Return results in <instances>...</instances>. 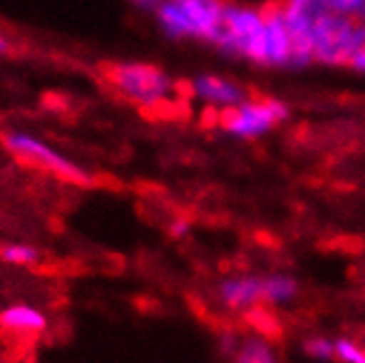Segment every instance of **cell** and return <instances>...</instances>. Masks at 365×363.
<instances>
[{"instance_id": "cell-16", "label": "cell", "mask_w": 365, "mask_h": 363, "mask_svg": "<svg viewBox=\"0 0 365 363\" xmlns=\"http://www.w3.org/2000/svg\"><path fill=\"white\" fill-rule=\"evenodd\" d=\"M363 3H365V0H328V5H330L336 14L348 16V18H352V20L359 18Z\"/></svg>"}, {"instance_id": "cell-20", "label": "cell", "mask_w": 365, "mask_h": 363, "mask_svg": "<svg viewBox=\"0 0 365 363\" xmlns=\"http://www.w3.org/2000/svg\"><path fill=\"white\" fill-rule=\"evenodd\" d=\"M9 46H11V42H9L7 34L3 31V27H0V56L9 53Z\"/></svg>"}, {"instance_id": "cell-17", "label": "cell", "mask_w": 365, "mask_h": 363, "mask_svg": "<svg viewBox=\"0 0 365 363\" xmlns=\"http://www.w3.org/2000/svg\"><path fill=\"white\" fill-rule=\"evenodd\" d=\"M187 233H190V223L185 218H176V220L170 223V236L172 238L180 240V238H185Z\"/></svg>"}, {"instance_id": "cell-4", "label": "cell", "mask_w": 365, "mask_h": 363, "mask_svg": "<svg viewBox=\"0 0 365 363\" xmlns=\"http://www.w3.org/2000/svg\"><path fill=\"white\" fill-rule=\"evenodd\" d=\"M267 24V7L245 3H225L220 29L212 46L231 60H242L259 66Z\"/></svg>"}, {"instance_id": "cell-1", "label": "cell", "mask_w": 365, "mask_h": 363, "mask_svg": "<svg viewBox=\"0 0 365 363\" xmlns=\"http://www.w3.org/2000/svg\"><path fill=\"white\" fill-rule=\"evenodd\" d=\"M108 86L128 103L159 113L174 106L178 97V84L174 77L159 64L145 60H121L106 68Z\"/></svg>"}, {"instance_id": "cell-15", "label": "cell", "mask_w": 365, "mask_h": 363, "mask_svg": "<svg viewBox=\"0 0 365 363\" xmlns=\"http://www.w3.org/2000/svg\"><path fill=\"white\" fill-rule=\"evenodd\" d=\"M334 359L341 363H365V348L344 337V339L334 342Z\"/></svg>"}, {"instance_id": "cell-21", "label": "cell", "mask_w": 365, "mask_h": 363, "mask_svg": "<svg viewBox=\"0 0 365 363\" xmlns=\"http://www.w3.org/2000/svg\"><path fill=\"white\" fill-rule=\"evenodd\" d=\"M356 22H361V24H365V3H363V7H361V14H359V18H356Z\"/></svg>"}, {"instance_id": "cell-12", "label": "cell", "mask_w": 365, "mask_h": 363, "mask_svg": "<svg viewBox=\"0 0 365 363\" xmlns=\"http://www.w3.org/2000/svg\"><path fill=\"white\" fill-rule=\"evenodd\" d=\"M0 260L11 267H36L42 260V253L27 242H5L0 245Z\"/></svg>"}, {"instance_id": "cell-6", "label": "cell", "mask_w": 365, "mask_h": 363, "mask_svg": "<svg viewBox=\"0 0 365 363\" xmlns=\"http://www.w3.org/2000/svg\"><path fill=\"white\" fill-rule=\"evenodd\" d=\"M187 91H190V97L198 101L202 108L214 111L218 115L233 106H238L242 99L249 97V91L245 88V84L220 73L194 75L187 84Z\"/></svg>"}, {"instance_id": "cell-10", "label": "cell", "mask_w": 365, "mask_h": 363, "mask_svg": "<svg viewBox=\"0 0 365 363\" xmlns=\"http://www.w3.org/2000/svg\"><path fill=\"white\" fill-rule=\"evenodd\" d=\"M299 295V284L293 275L271 273L262 275V304L264 306H286Z\"/></svg>"}, {"instance_id": "cell-5", "label": "cell", "mask_w": 365, "mask_h": 363, "mask_svg": "<svg viewBox=\"0 0 365 363\" xmlns=\"http://www.w3.org/2000/svg\"><path fill=\"white\" fill-rule=\"evenodd\" d=\"M289 103L277 97H253L249 95L238 106L218 115L222 133L238 141H257L271 135L275 128L289 121Z\"/></svg>"}, {"instance_id": "cell-9", "label": "cell", "mask_w": 365, "mask_h": 363, "mask_svg": "<svg viewBox=\"0 0 365 363\" xmlns=\"http://www.w3.org/2000/svg\"><path fill=\"white\" fill-rule=\"evenodd\" d=\"M0 328L20 337H38L48 328V319L34 304H9L0 310Z\"/></svg>"}, {"instance_id": "cell-11", "label": "cell", "mask_w": 365, "mask_h": 363, "mask_svg": "<svg viewBox=\"0 0 365 363\" xmlns=\"http://www.w3.org/2000/svg\"><path fill=\"white\" fill-rule=\"evenodd\" d=\"M233 363H279V359L267 337L253 334L240 342L238 350L233 352Z\"/></svg>"}, {"instance_id": "cell-18", "label": "cell", "mask_w": 365, "mask_h": 363, "mask_svg": "<svg viewBox=\"0 0 365 363\" xmlns=\"http://www.w3.org/2000/svg\"><path fill=\"white\" fill-rule=\"evenodd\" d=\"M238 346H240V339L233 332H225L222 334V339H220V348L227 352V354H233L238 350Z\"/></svg>"}, {"instance_id": "cell-3", "label": "cell", "mask_w": 365, "mask_h": 363, "mask_svg": "<svg viewBox=\"0 0 365 363\" xmlns=\"http://www.w3.org/2000/svg\"><path fill=\"white\" fill-rule=\"evenodd\" d=\"M225 11V0H163L154 11L156 27L176 42L212 44Z\"/></svg>"}, {"instance_id": "cell-7", "label": "cell", "mask_w": 365, "mask_h": 363, "mask_svg": "<svg viewBox=\"0 0 365 363\" xmlns=\"http://www.w3.org/2000/svg\"><path fill=\"white\" fill-rule=\"evenodd\" d=\"M259 68H297V48L277 5L267 7V24L262 40Z\"/></svg>"}, {"instance_id": "cell-13", "label": "cell", "mask_w": 365, "mask_h": 363, "mask_svg": "<svg viewBox=\"0 0 365 363\" xmlns=\"http://www.w3.org/2000/svg\"><path fill=\"white\" fill-rule=\"evenodd\" d=\"M346 68L365 75V24H361V22H356L354 42H352V48H350Z\"/></svg>"}, {"instance_id": "cell-2", "label": "cell", "mask_w": 365, "mask_h": 363, "mask_svg": "<svg viewBox=\"0 0 365 363\" xmlns=\"http://www.w3.org/2000/svg\"><path fill=\"white\" fill-rule=\"evenodd\" d=\"M0 145L18 163L42 170L64 180V183H73V185L93 183V174L82 163H77L71 154L60 150L56 143L46 141L38 133L24 131V128H7L0 135Z\"/></svg>"}, {"instance_id": "cell-14", "label": "cell", "mask_w": 365, "mask_h": 363, "mask_svg": "<svg viewBox=\"0 0 365 363\" xmlns=\"http://www.w3.org/2000/svg\"><path fill=\"white\" fill-rule=\"evenodd\" d=\"M304 352L315 361H330L334 359V342H330L328 337H310L304 342Z\"/></svg>"}, {"instance_id": "cell-8", "label": "cell", "mask_w": 365, "mask_h": 363, "mask_svg": "<svg viewBox=\"0 0 365 363\" xmlns=\"http://www.w3.org/2000/svg\"><path fill=\"white\" fill-rule=\"evenodd\" d=\"M216 295L231 310H253L262 304V275L225 277L218 284Z\"/></svg>"}, {"instance_id": "cell-19", "label": "cell", "mask_w": 365, "mask_h": 363, "mask_svg": "<svg viewBox=\"0 0 365 363\" xmlns=\"http://www.w3.org/2000/svg\"><path fill=\"white\" fill-rule=\"evenodd\" d=\"M163 0H133V5L141 11H148V14H154L156 9L161 7Z\"/></svg>"}]
</instances>
